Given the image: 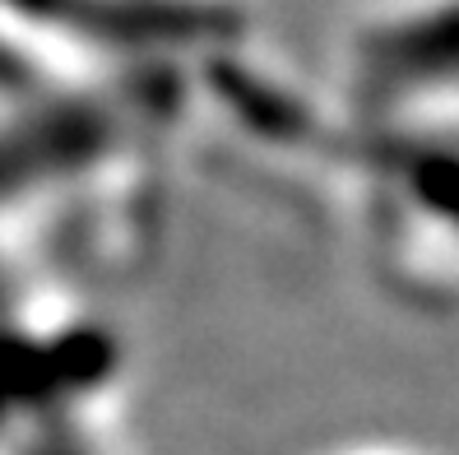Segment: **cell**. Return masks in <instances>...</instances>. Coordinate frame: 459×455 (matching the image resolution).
<instances>
[{
    "label": "cell",
    "mask_w": 459,
    "mask_h": 455,
    "mask_svg": "<svg viewBox=\"0 0 459 455\" xmlns=\"http://www.w3.org/2000/svg\"><path fill=\"white\" fill-rule=\"evenodd\" d=\"M362 126L459 130V0H385L353 38Z\"/></svg>",
    "instance_id": "obj_1"
},
{
    "label": "cell",
    "mask_w": 459,
    "mask_h": 455,
    "mask_svg": "<svg viewBox=\"0 0 459 455\" xmlns=\"http://www.w3.org/2000/svg\"><path fill=\"white\" fill-rule=\"evenodd\" d=\"M348 455H422V451H409V446H371V451H348Z\"/></svg>",
    "instance_id": "obj_2"
}]
</instances>
